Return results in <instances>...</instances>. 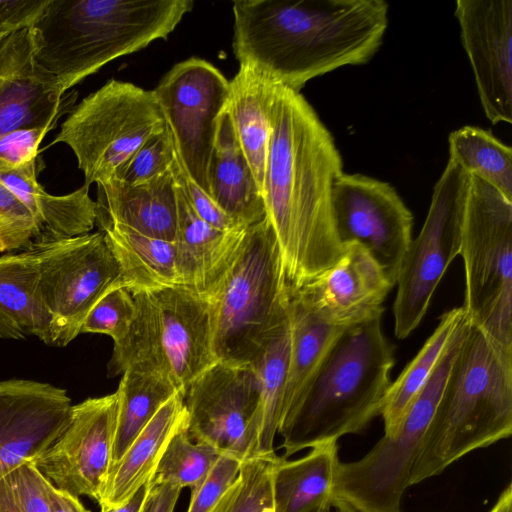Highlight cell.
Listing matches in <instances>:
<instances>
[{
	"instance_id": "4",
	"label": "cell",
	"mask_w": 512,
	"mask_h": 512,
	"mask_svg": "<svg viewBox=\"0 0 512 512\" xmlns=\"http://www.w3.org/2000/svg\"><path fill=\"white\" fill-rule=\"evenodd\" d=\"M382 315L347 327L297 405L282 419V458L363 431L379 416L392 384L394 348Z\"/></svg>"
},
{
	"instance_id": "19",
	"label": "cell",
	"mask_w": 512,
	"mask_h": 512,
	"mask_svg": "<svg viewBox=\"0 0 512 512\" xmlns=\"http://www.w3.org/2000/svg\"><path fill=\"white\" fill-rule=\"evenodd\" d=\"M72 402L63 388L0 380V479L33 462L66 427Z\"/></svg>"
},
{
	"instance_id": "25",
	"label": "cell",
	"mask_w": 512,
	"mask_h": 512,
	"mask_svg": "<svg viewBox=\"0 0 512 512\" xmlns=\"http://www.w3.org/2000/svg\"><path fill=\"white\" fill-rule=\"evenodd\" d=\"M210 195L236 223L245 228L266 217L264 198L239 145L226 107L217 123L209 166Z\"/></svg>"
},
{
	"instance_id": "44",
	"label": "cell",
	"mask_w": 512,
	"mask_h": 512,
	"mask_svg": "<svg viewBox=\"0 0 512 512\" xmlns=\"http://www.w3.org/2000/svg\"><path fill=\"white\" fill-rule=\"evenodd\" d=\"M35 240L33 232L19 228L0 226V252L22 250Z\"/></svg>"
},
{
	"instance_id": "42",
	"label": "cell",
	"mask_w": 512,
	"mask_h": 512,
	"mask_svg": "<svg viewBox=\"0 0 512 512\" xmlns=\"http://www.w3.org/2000/svg\"><path fill=\"white\" fill-rule=\"evenodd\" d=\"M0 226L19 228L34 233L38 238V227L28 209L0 180Z\"/></svg>"
},
{
	"instance_id": "34",
	"label": "cell",
	"mask_w": 512,
	"mask_h": 512,
	"mask_svg": "<svg viewBox=\"0 0 512 512\" xmlns=\"http://www.w3.org/2000/svg\"><path fill=\"white\" fill-rule=\"evenodd\" d=\"M289 350L288 319L251 363L260 384L261 426L256 455H276L274 440L282 417Z\"/></svg>"
},
{
	"instance_id": "36",
	"label": "cell",
	"mask_w": 512,
	"mask_h": 512,
	"mask_svg": "<svg viewBox=\"0 0 512 512\" xmlns=\"http://www.w3.org/2000/svg\"><path fill=\"white\" fill-rule=\"evenodd\" d=\"M277 459L255 455L244 460L234 483L209 512H274L272 474Z\"/></svg>"
},
{
	"instance_id": "47",
	"label": "cell",
	"mask_w": 512,
	"mask_h": 512,
	"mask_svg": "<svg viewBox=\"0 0 512 512\" xmlns=\"http://www.w3.org/2000/svg\"><path fill=\"white\" fill-rule=\"evenodd\" d=\"M489 512H512V485L509 484L499 495Z\"/></svg>"
},
{
	"instance_id": "32",
	"label": "cell",
	"mask_w": 512,
	"mask_h": 512,
	"mask_svg": "<svg viewBox=\"0 0 512 512\" xmlns=\"http://www.w3.org/2000/svg\"><path fill=\"white\" fill-rule=\"evenodd\" d=\"M116 392L118 416L111 464L124 454L160 408L181 391L166 375L126 370Z\"/></svg>"
},
{
	"instance_id": "35",
	"label": "cell",
	"mask_w": 512,
	"mask_h": 512,
	"mask_svg": "<svg viewBox=\"0 0 512 512\" xmlns=\"http://www.w3.org/2000/svg\"><path fill=\"white\" fill-rule=\"evenodd\" d=\"M220 452L204 442H193L187 428L179 431L169 442L148 485L169 483L191 489L207 476Z\"/></svg>"
},
{
	"instance_id": "3",
	"label": "cell",
	"mask_w": 512,
	"mask_h": 512,
	"mask_svg": "<svg viewBox=\"0 0 512 512\" xmlns=\"http://www.w3.org/2000/svg\"><path fill=\"white\" fill-rule=\"evenodd\" d=\"M192 0H48L31 24L38 66L66 94L109 62L167 37Z\"/></svg>"
},
{
	"instance_id": "27",
	"label": "cell",
	"mask_w": 512,
	"mask_h": 512,
	"mask_svg": "<svg viewBox=\"0 0 512 512\" xmlns=\"http://www.w3.org/2000/svg\"><path fill=\"white\" fill-rule=\"evenodd\" d=\"M29 336L52 344V318L41 296L38 264L30 246L0 257V338Z\"/></svg>"
},
{
	"instance_id": "30",
	"label": "cell",
	"mask_w": 512,
	"mask_h": 512,
	"mask_svg": "<svg viewBox=\"0 0 512 512\" xmlns=\"http://www.w3.org/2000/svg\"><path fill=\"white\" fill-rule=\"evenodd\" d=\"M288 319L290 350L281 421L300 401L327 352L346 329L325 323L292 295Z\"/></svg>"
},
{
	"instance_id": "12",
	"label": "cell",
	"mask_w": 512,
	"mask_h": 512,
	"mask_svg": "<svg viewBox=\"0 0 512 512\" xmlns=\"http://www.w3.org/2000/svg\"><path fill=\"white\" fill-rule=\"evenodd\" d=\"M30 247L52 318L51 345L65 347L80 334L95 304L114 287L124 286L119 265L101 231L37 241Z\"/></svg>"
},
{
	"instance_id": "28",
	"label": "cell",
	"mask_w": 512,
	"mask_h": 512,
	"mask_svg": "<svg viewBox=\"0 0 512 512\" xmlns=\"http://www.w3.org/2000/svg\"><path fill=\"white\" fill-rule=\"evenodd\" d=\"M339 462L337 441L314 446L295 460L278 457L272 474L274 512L330 510Z\"/></svg>"
},
{
	"instance_id": "16",
	"label": "cell",
	"mask_w": 512,
	"mask_h": 512,
	"mask_svg": "<svg viewBox=\"0 0 512 512\" xmlns=\"http://www.w3.org/2000/svg\"><path fill=\"white\" fill-rule=\"evenodd\" d=\"M117 416L116 391L73 405L66 427L34 465L56 488L98 503L112 463Z\"/></svg>"
},
{
	"instance_id": "24",
	"label": "cell",
	"mask_w": 512,
	"mask_h": 512,
	"mask_svg": "<svg viewBox=\"0 0 512 512\" xmlns=\"http://www.w3.org/2000/svg\"><path fill=\"white\" fill-rule=\"evenodd\" d=\"M0 180L32 214L38 238L34 241L90 233L96 222V203L83 185L65 195L48 193L38 182L36 161L0 172Z\"/></svg>"
},
{
	"instance_id": "49",
	"label": "cell",
	"mask_w": 512,
	"mask_h": 512,
	"mask_svg": "<svg viewBox=\"0 0 512 512\" xmlns=\"http://www.w3.org/2000/svg\"><path fill=\"white\" fill-rule=\"evenodd\" d=\"M322 512H330V510H327V511H322Z\"/></svg>"
},
{
	"instance_id": "39",
	"label": "cell",
	"mask_w": 512,
	"mask_h": 512,
	"mask_svg": "<svg viewBox=\"0 0 512 512\" xmlns=\"http://www.w3.org/2000/svg\"><path fill=\"white\" fill-rule=\"evenodd\" d=\"M135 315L133 294L124 286L108 291L85 318L80 333L105 334L114 343L128 332Z\"/></svg>"
},
{
	"instance_id": "7",
	"label": "cell",
	"mask_w": 512,
	"mask_h": 512,
	"mask_svg": "<svg viewBox=\"0 0 512 512\" xmlns=\"http://www.w3.org/2000/svg\"><path fill=\"white\" fill-rule=\"evenodd\" d=\"M132 294L135 315L126 335L114 343L111 368L119 374L131 369L166 375L185 393L218 362L209 301L182 286Z\"/></svg>"
},
{
	"instance_id": "21",
	"label": "cell",
	"mask_w": 512,
	"mask_h": 512,
	"mask_svg": "<svg viewBox=\"0 0 512 512\" xmlns=\"http://www.w3.org/2000/svg\"><path fill=\"white\" fill-rule=\"evenodd\" d=\"M172 174V173H171ZM177 204V266L180 286L209 299L229 269L245 228L222 231L205 222L172 174Z\"/></svg>"
},
{
	"instance_id": "1",
	"label": "cell",
	"mask_w": 512,
	"mask_h": 512,
	"mask_svg": "<svg viewBox=\"0 0 512 512\" xmlns=\"http://www.w3.org/2000/svg\"><path fill=\"white\" fill-rule=\"evenodd\" d=\"M263 198L291 293L343 253L332 189L343 162L331 132L300 93L278 84Z\"/></svg>"
},
{
	"instance_id": "14",
	"label": "cell",
	"mask_w": 512,
	"mask_h": 512,
	"mask_svg": "<svg viewBox=\"0 0 512 512\" xmlns=\"http://www.w3.org/2000/svg\"><path fill=\"white\" fill-rule=\"evenodd\" d=\"M187 434L244 461L257 454L260 384L251 365L218 361L185 390Z\"/></svg>"
},
{
	"instance_id": "41",
	"label": "cell",
	"mask_w": 512,
	"mask_h": 512,
	"mask_svg": "<svg viewBox=\"0 0 512 512\" xmlns=\"http://www.w3.org/2000/svg\"><path fill=\"white\" fill-rule=\"evenodd\" d=\"M170 171L180 181L190 204L205 222L222 231L241 229L218 206L211 195L188 176L176 154L170 166Z\"/></svg>"
},
{
	"instance_id": "48",
	"label": "cell",
	"mask_w": 512,
	"mask_h": 512,
	"mask_svg": "<svg viewBox=\"0 0 512 512\" xmlns=\"http://www.w3.org/2000/svg\"><path fill=\"white\" fill-rule=\"evenodd\" d=\"M23 27V26H21ZM19 27H6L0 29V42L3 41L13 30L17 29Z\"/></svg>"
},
{
	"instance_id": "37",
	"label": "cell",
	"mask_w": 512,
	"mask_h": 512,
	"mask_svg": "<svg viewBox=\"0 0 512 512\" xmlns=\"http://www.w3.org/2000/svg\"><path fill=\"white\" fill-rule=\"evenodd\" d=\"M52 482L33 462L0 479V512H51Z\"/></svg>"
},
{
	"instance_id": "33",
	"label": "cell",
	"mask_w": 512,
	"mask_h": 512,
	"mask_svg": "<svg viewBox=\"0 0 512 512\" xmlns=\"http://www.w3.org/2000/svg\"><path fill=\"white\" fill-rule=\"evenodd\" d=\"M449 160L512 201V149L490 131L463 126L448 137Z\"/></svg>"
},
{
	"instance_id": "2",
	"label": "cell",
	"mask_w": 512,
	"mask_h": 512,
	"mask_svg": "<svg viewBox=\"0 0 512 512\" xmlns=\"http://www.w3.org/2000/svg\"><path fill=\"white\" fill-rule=\"evenodd\" d=\"M233 52L273 82L300 92L310 80L367 63L388 27L384 0H237Z\"/></svg>"
},
{
	"instance_id": "22",
	"label": "cell",
	"mask_w": 512,
	"mask_h": 512,
	"mask_svg": "<svg viewBox=\"0 0 512 512\" xmlns=\"http://www.w3.org/2000/svg\"><path fill=\"white\" fill-rule=\"evenodd\" d=\"M95 225L118 224L143 235L175 241L177 204L171 171L139 185L97 184Z\"/></svg>"
},
{
	"instance_id": "26",
	"label": "cell",
	"mask_w": 512,
	"mask_h": 512,
	"mask_svg": "<svg viewBox=\"0 0 512 512\" xmlns=\"http://www.w3.org/2000/svg\"><path fill=\"white\" fill-rule=\"evenodd\" d=\"M277 86L266 75L245 64H239L238 72L229 81L226 111L262 195Z\"/></svg>"
},
{
	"instance_id": "40",
	"label": "cell",
	"mask_w": 512,
	"mask_h": 512,
	"mask_svg": "<svg viewBox=\"0 0 512 512\" xmlns=\"http://www.w3.org/2000/svg\"><path fill=\"white\" fill-rule=\"evenodd\" d=\"M242 462L232 455L220 454L204 480L191 489L187 512H209L236 480Z\"/></svg>"
},
{
	"instance_id": "38",
	"label": "cell",
	"mask_w": 512,
	"mask_h": 512,
	"mask_svg": "<svg viewBox=\"0 0 512 512\" xmlns=\"http://www.w3.org/2000/svg\"><path fill=\"white\" fill-rule=\"evenodd\" d=\"M171 133L164 130L151 136L118 170L114 180L128 185H139L167 171L175 158ZM113 180V179H112Z\"/></svg>"
},
{
	"instance_id": "13",
	"label": "cell",
	"mask_w": 512,
	"mask_h": 512,
	"mask_svg": "<svg viewBox=\"0 0 512 512\" xmlns=\"http://www.w3.org/2000/svg\"><path fill=\"white\" fill-rule=\"evenodd\" d=\"M152 91L183 169L210 194L209 166L229 80L212 63L191 57L175 64Z\"/></svg>"
},
{
	"instance_id": "8",
	"label": "cell",
	"mask_w": 512,
	"mask_h": 512,
	"mask_svg": "<svg viewBox=\"0 0 512 512\" xmlns=\"http://www.w3.org/2000/svg\"><path fill=\"white\" fill-rule=\"evenodd\" d=\"M467 319L512 351V201L470 175L460 253Z\"/></svg>"
},
{
	"instance_id": "18",
	"label": "cell",
	"mask_w": 512,
	"mask_h": 512,
	"mask_svg": "<svg viewBox=\"0 0 512 512\" xmlns=\"http://www.w3.org/2000/svg\"><path fill=\"white\" fill-rule=\"evenodd\" d=\"M31 25L0 42V137L25 129L53 130L76 105L78 92L61 94L34 57Z\"/></svg>"
},
{
	"instance_id": "23",
	"label": "cell",
	"mask_w": 512,
	"mask_h": 512,
	"mask_svg": "<svg viewBox=\"0 0 512 512\" xmlns=\"http://www.w3.org/2000/svg\"><path fill=\"white\" fill-rule=\"evenodd\" d=\"M185 393L177 392L111 464L100 500L101 510L127 503L151 479L171 439L188 425Z\"/></svg>"
},
{
	"instance_id": "11",
	"label": "cell",
	"mask_w": 512,
	"mask_h": 512,
	"mask_svg": "<svg viewBox=\"0 0 512 512\" xmlns=\"http://www.w3.org/2000/svg\"><path fill=\"white\" fill-rule=\"evenodd\" d=\"M470 175L448 160L433 188L424 224L412 239L397 276L394 333L409 336L420 324L445 271L460 253Z\"/></svg>"
},
{
	"instance_id": "43",
	"label": "cell",
	"mask_w": 512,
	"mask_h": 512,
	"mask_svg": "<svg viewBox=\"0 0 512 512\" xmlns=\"http://www.w3.org/2000/svg\"><path fill=\"white\" fill-rule=\"evenodd\" d=\"M181 490L178 486L169 483L148 485L140 512H174Z\"/></svg>"
},
{
	"instance_id": "45",
	"label": "cell",
	"mask_w": 512,
	"mask_h": 512,
	"mask_svg": "<svg viewBox=\"0 0 512 512\" xmlns=\"http://www.w3.org/2000/svg\"><path fill=\"white\" fill-rule=\"evenodd\" d=\"M51 512H90L79 497L54 487L51 495Z\"/></svg>"
},
{
	"instance_id": "15",
	"label": "cell",
	"mask_w": 512,
	"mask_h": 512,
	"mask_svg": "<svg viewBox=\"0 0 512 512\" xmlns=\"http://www.w3.org/2000/svg\"><path fill=\"white\" fill-rule=\"evenodd\" d=\"M332 208L341 244H361L396 285L412 241L413 215L395 188L363 174L343 172L333 184Z\"/></svg>"
},
{
	"instance_id": "5",
	"label": "cell",
	"mask_w": 512,
	"mask_h": 512,
	"mask_svg": "<svg viewBox=\"0 0 512 512\" xmlns=\"http://www.w3.org/2000/svg\"><path fill=\"white\" fill-rule=\"evenodd\" d=\"M512 433V351L468 321L432 420L416 453L409 485Z\"/></svg>"
},
{
	"instance_id": "17",
	"label": "cell",
	"mask_w": 512,
	"mask_h": 512,
	"mask_svg": "<svg viewBox=\"0 0 512 512\" xmlns=\"http://www.w3.org/2000/svg\"><path fill=\"white\" fill-rule=\"evenodd\" d=\"M455 16L492 124L512 123V0H457Z\"/></svg>"
},
{
	"instance_id": "46",
	"label": "cell",
	"mask_w": 512,
	"mask_h": 512,
	"mask_svg": "<svg viewBox=\"0 0 512 512\" xmlns=\"http://www.w3.org/2000/svg\"><path fill=\"white\" fill-rule=\"evenodd\" d=\"M148 491V484L144 485L137 493L133 495V497L124 505L110 508L106 510H101V512H140L146 494Z\"/></svg>"
},
{
	"instance_id": "10",
	"label": "cell",
	"mask_w": 512,
	"mask_h": 512,
	"mask_svg": "<svg viewBox=\"0 0 512 512\" xmlns=\"http://www.w3.org/2000/svg\"><path fill=\"white\" fill-rule=\"evenodd\" d=\"M166 122L152 90L111 79L67 114L51 144L75 155L85 185L114 179L118 170Z\"/></svg>"
},
{
	"instance_id": "20",
	"label": "cell",
	"mask_w": 512,
	"mask_h": 512,
	"mask_svg": "<svg viewBox=\"0 0 512 512\" xmlns=\"http://www.w3.org/2000/svg\"><path fill=\"white\" fill-rule=\"evenodd\" d=\"M343 248L333 265L291 295L325 323L347 328L383 315V302L395 285L361 244Z\"/></svg>"
},
{
	"instance_id": "9",
	"label": "cell",
	"mask_w": 512,
	"mask_h": 512,
	"mask_svg": "<svg viewBox=\"0 0 512 512\" xmlns=\"http://www.w3.org/2000/svg\"><path fill=\"white\" fill-rule=\"evenodd\" d=\"M464 317L428 381L407 409L398 429L383 435L361 459L339 462L332 507L337 512H400L416 453L432 420L453 359L467 328Z\"/></svg>"
},
{
	"instance_id": "6",
	"label": "cell",
	"mask_w": 512,
	"mask_h": 512,
	"mask_svg": "<svg viewBox=\"0 0 512 512\" xmlns=\"http://www.w3.org/2000/svg\"><path fill=\"white\" fill-rule=\"evenodd\" d=\"M290 300L278 241L265 217L245 228L233 262L207 299L218 361L251 365L288 323Z\"/></svg>"
},
{
	"instance_id": "31",
	"label": "cell",
	"mask_w": 512,
	"mask_h": 512,
	"mask_svg": "<svg viewBox=\"0 0 512 512\" xmlns=\"http://www.w3.org/2000/svg\"><path fill=\"white\" fill-rule=\"evenodd\" d=\"M465 315L462 307L443 313L432 335L397 379L392 381L380 413L384 422V435L396 432L411 402L430 378Z\"/></svg>"
},
{
	"instance_id": "29",
	"label": "cell",
	"mask_w": 512,
	"mask_h": 512,
	"mask_svg": "<svg viewBox=\"0 0 512 512\" xmlns=\"http://www.w3.org/2000/svg\"><path fill=\"white\" fill-rule=\"evenodd\" d=\"M131 292L180 286L175 241L153 238L118 224L99 226Z\"/></svg>"
}]
</instances>
